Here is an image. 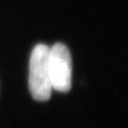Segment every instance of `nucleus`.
Segmentation results:
<instances>
[{
	"instance_id": "1",
	"label": "nucleus",
	"mask_w": 128,
	"mask_h": 128,
	"mask_svg": "<svg viewBox=\"0 0 128 128\" xmlns=\"http://www.w3.org/2000/svg\"><path fill=\"white\" fill-rule=\"evenodd\" d=\"M50 47L38 44L30 54L28 68V88L34 100L46 102L52 95V83L49 70Z\"/></svg>"
},
{
	"instance_id": "2",
	"label": "nucleus",
	"mask_w": 128,
	"mask_h": 128,
	"mask_svg": "<svg viewBox=\"0 0 128 128\" xmlns=\"http://www.w3.org/2000/svg\"><path fill=\"white\" fill-rule=\"evenodd\" d=\"M49 70L52 90L67 92L72 83V60L68 48L56 43L49 52Z\"/></svg>"
}]
</instances>
